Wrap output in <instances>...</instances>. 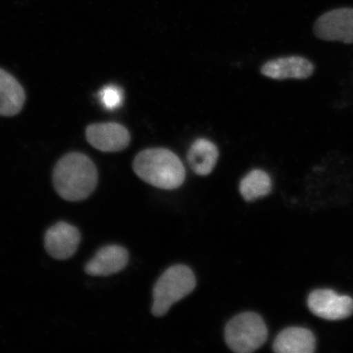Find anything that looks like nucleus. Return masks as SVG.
<instances>
[{
    "mask_svg": "<svg viewBox=\"0 0 353 353\" xmlns=\"http://www.w3.org/2000/svg\"><path fill=\"white\" fill-rule=\"evenodd\" d=\"M52 179L56 192L61 198L81 201L94 192L98 183V171L85 154L73 152L57 162Z\"/></svg>",
    "mask_w": 353,
    "mask_h": 353,
    "instance_id": "1",
    "label": "nucleus"
},
{
    "mask_svg": "<svg viewBox=\"0 0 353 353\" xmlns=\"http://www.w3.org/2000/svg\"><path fill=\"white\" fill-rule=\"evenodd\" d=\"M132 168L144 182L164 190L179 188L186 176L180 159L164 148L147 149L141 152L134 159Z\"/></svg>",
    "mask_w": 353,
    "mask_h": 353,
    "instance_id": "2",
    "label": "nucleus"
},
{
    "mask_svg": "<svg viewBox=\"0 0 353 353\" xmlns=\"http://www.w3.org/2000/svg\"><path fill=\"white\" fill-rule=\"evenodd\" d=\"M196 285L195 275L185 265L168 268L154 286L152 314L165 316L174 303L191 294Z\"/></svg>",
    "mask_w": 353,
    "mask_h": 353,
    "instance_id": "3",
    "label": "nucleus"
},
{
    "mask_svg": "<svg viewBox=\"0 0 353 353\" xmlns=\"http://www.w3.org/2000/svg\"><path fill=\"white\" fill-rule=\"evenodd\" d=\"M224 337L232 351L237 353L253 352L267 341V325L257 313H241L229 321L225 327Z\"/></svg>",
    "mask_w": 353,
    "mask_h": 353,
    "instance_id": "4",
    "label": "nucleus"
},
{
    "mask_svg": "<svg viewBox=\"0 0 353 353\" xmlns=\"http://www.w3.org/2000/svg\"><path fill=\"white\" fill-rule=\"evenodd\" d=\"M307 306L313 314L322 319L339 321L353 314V299L332 290H316L309 294Z\"/></svg>",
    "mask_w": 353,
    "mask_h": 353,
    "instance_id": "5",
    "label": "nucleus"
},
{
    "mask_svg": "<svg viewBox=\"0 0 353 353\" xmlns=\"http://www.w3.org/2000/svg\"><path fill=\"white\" fill-rule=\"evenodd\" d=\"M313 30L322 41L353 43V8L325 12L316 20Z\"/></svg>",
    "mask_w": 353,
    "mask_h": 353,
    "instance_id": "6",
    "label": "nucleus"
},
{
    "mask_svg": "<svg viewBox=\"0 0 353 353\" xmlns=\"http://www.w3.org/2000/svg\"><path fill=\"white\" fill-rule=\"evenodd\" d=\"M86 138L92 147L104 152L122 151L130 143L129 131L117 123L91 125L87 128Z\"/></svg>",
    "mask_w": 353,
    "mask_h": 353,
    "instance_id": "7",
    "label": "nucleus"
},
{
    "mask_svg": "<svg viewBox=\"0 0 353 353\" xmlns=\"http://www.w3.org/2000/svg\"><path fill=\"white\" fill-rule=\"evenodd\" d=\"M81 239V232L76 227L59 222L47 231L44 236V246L52 258L65 260L76 254Z\"/></svg>",
    "mask_w": 353,
    "mask_h": 353,
    "instance_id": "8",
    "label": "nucleus"
},
{
    "mask_svg": "<svg viewBox=\"0 0 353 353\" xmlns=\"http://www.w3.org/2000/svg\"><path fill=\"white\" fill-rule=\"evenodd\" d=\"M314 65L305 57L290 56L279 57L267 61L261 68L264 77L283 81V79H304L314 72Z\"/></svg>",
    "mask_w": 353,
    "mask_h": 353,
    "instance_id": "9",
    "label": "nucleus"
},
{
    "mask_svg": "<svg viewBox=\"0 0 353 353\" xmlns=\"http://www.w3.org/2000/svg\"><path fill=\"white\" fill-rule=\"evenodd\" d=\"M129 262V253L117 245L103 247L86 264L85 272L94 276H108L120 272Z\"/></svg>",
    "mask_w": 353,
    "mask_h": 353,
    "instance_id": "10",
    "label": "nucleus"
},
{
    "mask_svg": "<svg viewBox=\"0 0 353 353\" xmlns=\"http://www.w3.org/2000/svg\"><path fill=\"white\" fill-rule=\"evenodd\" d=\"M315 348L314 334L303 327L282 330L273 343V351L277 353H312Z\"/></svg>",
    "mask_w": 353,
    "mask_h": 353,
    "instance_id": "11",
    "label": "nucleus"
},
{
    "mask_svg": "<svg viewBox=\"0 0 353 353\" xmlns=\"http://www.w3.org/2000/svg\"><path fill=\"white\" fill-rule=\"evenodd\" d=\"M23 88L17 79L0 69V116L12 117L21 112L25 103Z\"/></svg>",
    "mask_w": 353,
    "mask_h": 353,
    "instance_id": "12",
    "label": "nucleus"
},
{
    "mask_svg": "<svg viewBox=\"0 0 353 353\" xmlns=\"http://www.w3.org/2000/svg\"><path fill=\"white\" fill-rule=\"evenodd\" d=\"M218 159L217 147L205 139H197L188 153L189 165L200 176L209 175L217 164Z\"/></svg>",
    "mask_w": 353,
    "mask_h": 353,
    "instance_id": "13",
    "label": "nucleus"
},
{
    "mask_svg": "<svg viewBox=\"0 0 353 353\" xmlns=\"http://www.w3.org/2000/svg\"><path fill=\"white\" fill-rule=\"evenodd\" d=\"M272 188L270 176L263 170H254L241 180L240 192L246 201H253L268 196Z\"/></svg>",
    "mask_w": 353,
    "mask_h": 353,
    "instance_id": "14",
    "label": "nucleus"
},
{
    "mask_svg": "<svg viewBox=\"0 0 353 353\" xmlns=\"http://www.w3.org/2000/svg\"><path fill=\"white\" fill-rule=\"evenodd\" d=\"M99 98L103 107L109 110H114L121 107L123 101V92L117 85L105 86L99 92Z\"/></svg>",
    "mask_w": 353,
    "mask_h": 353,
    "instance_id": "15",
    "label": "nucleus"
}]
</instances>
